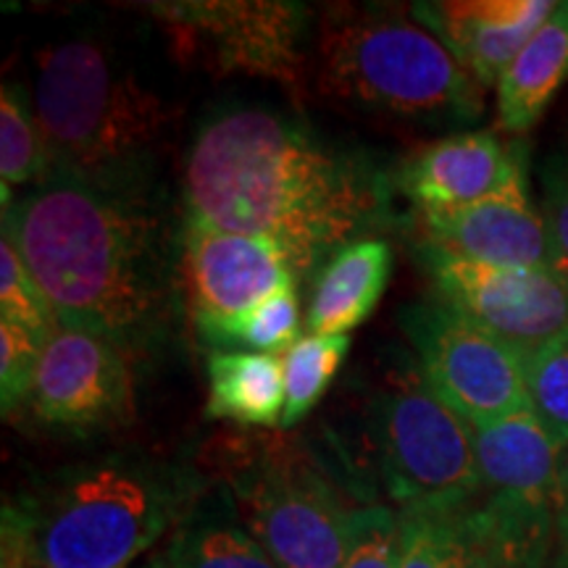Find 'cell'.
I'll list each match as a JSON object with an SVG mask.
<instances>
[{"label": "cell", "mask_w": 568, "mask_h": 568, "mask_svg": "<svg viewBox=\"0 0 568 568\" xmlns=\"http://www.w3.org/2000/svg\"><path fill=\"white\" fill-rule=\"evenodd\" d=\"M21 258L59 326L109 339L132 364L174 335L182 301V232L153 193H124L51 169L3 211Z\"/></svg>", "instance_id": "6da1fadb"}, {"label": "cell", "mask_w": 568, "mask_h": 568, "mask_svg": "<svg viewBox=\"0 0 568 568\" xmlns=\"http://www.w3.org/2000/svg\"><path fill=\"white\" fill-rule=\"evenodd\" d=\"M184 216L272 240L297 276L389 224L393 180L297 119L232 109L197 130L184 159Z\"/></svg>", "instance_id": "7a4b0ae2"}, {"label": "cell", "mask_w": 568, "mask_h": 568, "mask_svg": "<svg viewBox=\"0 0 568 568\" xmlns=\"http://www.w3.org/2000/svg\"><path fill=\"white\" fill-rule=\"evenodd\" d=\"M205 487L195 468L140 450L53 468L6 497L3 568H130Z\"/></svg>", "instance_id": "3957f363"}, {"label": "cell", "mask_w": 568, "mask_h": 568, "mask_svg": "<svg viewBox=\"0 0 568 568\" xmlns=\"http://www.w3.org/2000/svg\"><path fill=\"white\" fill-rule=\"evenodd\" d=\"M32 109L51 169L124 193H153L176 109L105 40L74 34L34 55Z\"/></svg>", "instance_id": "277c9868"}, {"label": "cell", "mask_w": 568, "mask_h": 568, "mask_svg": "<svg viewBox=\"0 0 568 568\" xmlns=\"http://www.w3.org/2000/svg\"><path fill=\"white\" fill-rule=\"evenodd\" d=\"M324 98L426 126H468L485 111L481 84L414 13L395 6H339L316 34Z\"/></svg>", "instance_id": "5b68a950"}, {"label": "cell", "mask_w": 568, "mask_h": 568, "mask_svg": "<svg viewBox=\"0 0 568 568\" xmlns=\"http://www.w3.org/2000/svg\"><path fill=\"white\" fill-rule=\"evenodd\" d=\"M222 485L280 568H343L353 510L305 453L264 439L226 450Z\"/></svg>", "instance_id": "8992f818"}, {"label": "cell", "mask_w": 568, "mask_h": 568, "mask_svg": "<svg viewBox=\"0 0 568 568\" xmlns=\"http://www.w3.org/2000/svg\"><path fill=\"white\" fill-rule=\"evenodd\" d=\"M379 479L400 508H471L481 474L471 426L432 389L418 361L395 372L372 408Z\"/></svg>", "instance_id": "52a82bcc"}, {"label": "cell", "mask_w": 568, "mask_h": 568, "mask_svg": "<svg viewBox=\"0 0 568 568\" xmlns=\"http://www.w3.org/2000/svg\"><path fill=\"white\" fill-rule=\"evenodd\" d=\"M182 55L219 74H247L297 90L311 11L293 0H180L142 3Z\"/></svg>", "instance_id": "ba28073f"}, {"label": "cell", "mask_w": 568, "mask_h": 568, "mask_svg": "<svg viewBox=\"0 0 568 568\" xmlns=\"http://www.w3.org/2000/svg\"><path fill=\"white\" fill-rule=\"evenodd\" d=\"M397 318L426 382L471 429L531 408L527 358L453 305L414 301Z\"/></svg>", "instance_id": "9c48e42d"}, {"label": "cell", "mask_w": 568, "mask_h": 568, "mask_svg": "<svg viewBox=\"0 0 568 568\" xmlns=\"http://www.w3.org/2000/svg\"><path fill=\"white\" fill-rule=\"evenodd\" d=\"M416 253L439 301L500 337L524 358L568 329V274L481 264L422 237Z\"/></svg>", "instance_id": "30bf717a"}, {"label": "cell", "mask_w": 568, "mask_h": 568, "mask_svg": "<svg viewBox=\"0 0 568 568\" xmlns=\"http://www.w3.org/2000/svg\"><path fill=\"white\" fill-rule=\"evenodd\" d=\"M134 364L109 339L59 326L42 347L27 416L69 435H92L134 418Z\"/></svg>", "instance_id": "8fae6325"}, {"label": "cell", "mask_w": 568, "mask_h": 568, "mask_svg": "<svg viewBox=\"0 0 568 568\" xmlns=\"http://www.w3.org/2000/svg\"><path fill=\"white\" fill-rule=\"evenodd\" d=\"M180 232L182 301L195 329L243 314L301 280L290 255L272 240L216 230L190 216Z\"/></svg>", "instance_id": "7c38bea8"}, {"label": "cell", "mask_w": 568, "mask_h": 568, "mask_svg": "<svg viewBox=\"0 0 568 568\" xmlns=\"http://www.w3.org/2000/svg\"><path fill=\"white\" fill-rule=\"evenodd\" d=\"M416 209H460L529 193L527 145L495 132H460L410 153L389 174Z\"/></svg>", "instance_id": "4fadbf2b"}, {"label": "cell", "mask_w": 568, "mask_h": 568, "mask_svg": "<svg viewBox=\"0 0 568 568\" xmlns=\"http://www.w3.org/2000/svg\"><path fill=\"white\" fill-rule=\"evenodd\" d=\"M416 226L418 237L464 258L568 274L545 213L531 205L529 193L460 209H416Z\"/></svg>", "instance_id": "5bb4252c"}, {"label": "cell", "mask_w": 568, "mask_h": 568, "mask_svg": "<svg viewBox=\"0 0 568 568\" xmlns=\"http://www.w3.org/2000/svg\"><path fill=\"white\" fill-rule=\"evenodd\" d=\"M552 9L556 0H426L410 13L481 88H493Z\"/></svg>", "instance_id": "9a60e30c"}, {"label": "cell", "mask_w": 568, "mask_h": 568, "mask_svg": "<svg viewBox=\"0 0 568 568\" xmlns=\"http://www.w3.org/2000/svg\"><path fill=\"white\" fill-rule=\"evenodd\" d=\"M393 276V247L382 237H364L345 245L326 261L311 293L305 324L314 335H351L385 295Z\"/></svg>", "instance_id": "2e32d148"}, {"label": "cell", "mask_w": 568, "mask_h": 568, "mask_svg": "<svg viewBox=\"0 0 568 568\" xmlns=\"http://www.w3.org/2000/svg\"><path fill=\"white\" fill-rule=\"evenodd\" d=\"M163 568H280L240 518L222 481L203 489L161 556Z\"/></svg>", "instance_id": "e0dca14e"}, {"label": "cell", "mask_w": 568, "mask_h": 568, "mask_svg": "<svg viewBox=\"0 0 568 568\" xmlns=\"http://www.w3.org/2000/svg\"><path fill=\"white\" fill-rule=\"evenodd\" d=\"M566 82L568 0H560L497 82V119L503 130L527 134Z\"/></svg>", "instance_id": "ac0fdd59"}, {"label": "cell", "mask_w": 568, "mask_h": 568, "mask_svg": "<svg viewBox=\"0 0 568 568\" xmlns=\"http://www.w3.org/2000/svg\"><path fill=\"white\" fill-rule=\"evenodd\" d=\"M205 368H209L205 416L280 429L284 414L282 358L245 351H213Z\"/></svg>", "instance_id": "d6986e66"}, {"label": "cell", "mask_w": 568, "mask_h": 568, "mask_svg": "<svg viewBox=\"0 0 568 568\" xmlns=\"http://www.w3.org/2000/svg\"><path fill=\"white\" fill-rule=\"evenodd\" d=\"M400 568H487L471 508H400Z\"/></svg>", "instance_id": "ffe728a7"}, {"label": "cell", "mask_w": 568, "mask_h": 568, "mask_svg": "<svg viewBox=\"0 0 568 568\" xmlns=\"http://www.w3.org/2000/svg\"><path fill=\"white\" fill-rule=\"evenodd\" d=\"M301 297L297 284H284L243 314L201 326L197 337L211 347H240L245 353H287L301 339Z\"/></svg>", "instance_id": "44dd1931"}, {"label": "cell", "mask_w": 568, "mask_h": 568, "mask_svg": "<svg viewBox=\"0 0 568 568\" xmlns=\"http://www.w3.org/2000/svg\"><path fill=\"white\" fill-rule=\"evenodd\" d=\"M51 172L45 142H42L32 98L19 82L0 88V193L3 211L11 209L13 190L34 187Z\"/></svg>", "instance_id": "7402d4cb"}, {"label": "cell", "mask_w": 568, "mask_h": 568, "mask_svg": "<svg viewBox=\"0 0 568 568\" xmlns=\"http://www.w3.org/2000/svg\"><path fill=\"white\" fill-rule=\"evenodd\" d=\"M351 351V335H308L282 355L284 414L280 429L287 432L303 422L322 400L339 364Z\"/></svg>", "instance_id": "603a6c76"}, {"label": "cell", "mask_w": 568, "mask_h": 568, "mask_svg": "<svg viewBox=\"0 0 568 568\" xmlns=\"http://www.w3.org/2000/svg\"><path fill=\"white\" fill-rule=\"evenodd\" d=\"M0 322L21 326L42 347L59 329L51 303L42 295L9 232H0Z\"/></svg>", "instance_id": "cb8c5ba5"}, {"label": "cell", "mask_w": 568, "mask_h": 568, "mask_svg": "<svg viewBox=\"0 0 568 568\" xmlns=\"http://www.w3.org/2000/svg\"><path fill=\"white\" fill-rule=\"evenodd\" d=\"M529 400L560 450L568 447V329L527 358Z\"/></svg>", "instance_id": "d4e9b609"}, {"label": "cell", "mask_w": 568, "mask_h": 568, "mask_svg": "<svg viewBox=\"0 0 568 568\" xmlns=\"http://www.w3.org/2000/svg\"><path fill=\"white\" fill-rule=\"evenodd\" d=\"M343 568H400L397 510L379 503L353 510Z\"/></svg>", "instance_id": "484cf974"}, {"label": "cell", "mask_w": 568, "mask_h": 568, "mask_svg": "<svg viewBox=\"0 0 568 568\" xmlns=\"http://www.w3.org/2000/svg\"><path fill=\"white\" fill-rule=\"evenodd\" d=\"M42 345L11 322H0V406L11 418L24 410L34 374L40 366Z\"/></svg>", "instance_id": "4316f807"}, {"label": "cell", "mask_w": 568, "mask_h": 568, "mask_svg": "<svg viewBox=\"0 0 568 568\" xmlns=\"http://www.w3.org/2000/svg\"><path fill=\"white\" fill-rule=\"evenodd\" d=\"M542 213L568 268V155H550L542 166Z\"/></svg>", "instance_id": "83f0119b"}, {"label": "cell", "mask_w": 568, "mask_h": 568, "mask_svg": "<svg viewBox=\"0 0 568 568\" xmlns=\"http://www.w3.org/2000/svg\"><path fill=\"white\" fill-rule=\"evenodd\" d=\"M560 550L568 556V456L560 464Z\"/></svg>", "instance_id": "f1b7e54d"}, {"label": "cell", "mask_w": 568, "mask_h": 568, "mask_svg": "<svg viewBox=\"0 0 568 568\" xmlns=\"http://www.w3.org/2000/svg\"><path fill=\"white\" fill-rule=\"evenodd\" d=\"M556 568H568V564H566V560H564V558H560V564H558Z\"/></svg>", "instance_id": "f546056e"}, {"label": "cell", "mask_w": 568, "mask_h": 568, "mask_svg": "<svg viewBox=\"0 0 568 568\" xmlns=\"http://www.w3.org/2000/svg\"><path fill=\"white\" fill-rule=\"evenodd\" d=\"M148 568H163L161 564H153V566H148Z\"/></svg>", "instance_id": "4dcf8cb0"}]
</instances>
